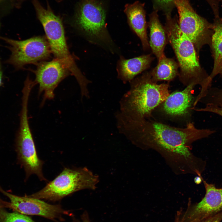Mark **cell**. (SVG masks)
<instances>
[{
    "label": "cell",
    "mask_w": 222,
    "mask_h": 222,
    "mask_svg": "<svg viewBox=\"0 0 222 222\" xmlns=\"http://www.w3.org/2000/svg\"><path fill=\"white\" fill-rule=\"evenodd\" d=\"M155 2L162 8L165 9L166 10H171L175 6V0H154Z\"/></svg>",
    "instance_id": "cell-22"
},
{
    "label": "cell",
    "mask_w": 222,
    "mask_h": 222,
    "mask_svg": "<svg viewBox=\"0 0 222 222\" xmlns=\"http://www.w3.org/2000/svg\"><path fill=\"white\" fill-rule=\"evenodd\" d=\"M99 181L98 176L86 167L65 168L43 189L28 196L39 199L57 201L80 190H94Z\"/></svg>",
    "instance_id": "cell-6"
},
{
    "label": "cell",
    "mask_w": 222,
    "mask_h": 222,
    "mask_svg": "<svg viewBox=\"0 0 222 222\" xmlns=\"http://www.w3.org/2000/svg\"><path fill=\"white\" fill-rule=\"evenodd\" d=\"M1 65L0 61V86L2 84V73L1 67Z\"/></svg>",
    "instance_id": "cell-27"
},
{
    "label": "cell",
    "mask_w": 222,
    "mask_h": 222,
    "mask_svg": "<svg viewBox=\"0 0 222 222\" xmlns=\"http://www.w3.org/2000/svg\"><path fill=\"white\" fill-rule=\"evenodd\" d=\"M222 220V211L202 222H221Z\"/></svg>",
    "instance_id": "cell-24"
},
{
    "label": "cell",
    "mask_w": 222,
    "mask_h": 222,
    "mask_svg": "<svg viewBox=\"0 0 222 222\" xmlns=\"http://www.w3.org/2000/svg\"><path fill=\"white\" fill-rule=\"evenodd\" d=\"M0 39L9 45L11 54L6 62L17 69L27 64L46 60L51 53L48 41L45 37L35 36L23 40H17L0 36Z\"/></svg>",
    "instance_id": "cell-8"
},
{
    "label": "cell",
    "mask_w": 222,
    "mask_h": 222,
    "mask_svg": "<svg viewBox=\"0 0 222 222\" xmlns=\"http://www.w3.org/2000/svg\"><path fill=\"white\" fill-rule=\"evenodd\" d=\"M34 5L39 19L44 28L51 53L60 60L76 79L80 89H86L91 81L83 75L76 64L67 46L63 25L60 18L50 9L36 1Z\"/></svg>",
    "instance_id": "cell-4"
},
{
    "label": "cell",
    "mask_w": 222,
    "mask_h": 222,
    "mask_svg": "<svg viewBox=\"0 0 222 222\" xmlns=\"http://www.w3.org/2000/svg\"><path fill=\"white\" fill-rule=\"evenodd\" d=\"M180 30L193 44L198 55L202 47L210 45L213 33L210 25L194 10L188 0H175Z\"/></svg>",
    "instance_id": "cell-9"
},
{
    "label": "cell",
    "mask_w": 222,
    "mask_h": 222,
    "mask_svg": "<svg viewBox=\"0 0 222 222\" xmlns=\"http://www.w3.org/2000/svg\"><path fill=\"white\" fill-rule=\"evenodd\" d=\"M107 10L101 0H83L75 20L77 29L91 42L112 52L115 45L106 27Z\"/></svg>",
    "instance_id": "cell-5"
},
{
    "label": "cell",
    "mask_w": 222,
    "mask_h": 222,
    "mask_svg": "<svg viewBox=\"0 0 222 222\" xmlns=\"http://www.w3.org/2000/svg\"><path fill=\"white\" fill-rule=\"evenodd\" d=\"M129 90L119 101L118 111L132 120L140 121L150 117L154 109L170 94L169 83L158 84L152 80L149 72L130 82Z\"/></svg>",
    "instance_id": "cell-3"
},
{
    "label": "cell",
    "mask_w": 222,
    "mask_h": 222,
    "mask_svg": "<svg viewBox=\"0 0 222 222\" xmlns=\"http://www.w3.org/2000/svg\"><path fill=\"white\" fill-rule=\"evenodd\" d=\"M153 60L150 54L129 59L121 56L117 67L118 78L124 83H130L137 75L150 67Z\"/></svg>",
    "instance_id": "cell-15"
},
{
    "label": "cell",
    "mask_w": 222,
    "mask_h": 222,
    "mask_svg": "<svg viewBox=\"0 0 222 222\" xmlns=\"http://www.w3.org/2000/svg\"><path fill=\"white\" fill-rule=\"evenodd\" d=\"M195 85L190 84L183 90L169 94L162 103V109L167 114L173 116H183L191 110L193 101L192 91Z\"/></svg>",
    "instance_id": "cell-14"
},
{
    "label": "cell",
    "mask_w": 222,
    "mask_h": 222,
    "mask_svg": "<svg viewBox=\"0 0 222 222\" xmlns=\"http://www.w3.org/2000/svg\"><path fill=\"white\" fill-rule=\"evenodd\" d=\"M115 116L120 133L136 146L159 153L175 173L197 175L204 169L206 162L193 154L191 146L215 130L198 129L192 122L180 128L154 121L134 120L119 112Z\"/></svg>",
    "instance_id": "cell-1"
},
{
    "label": "cell",
    "mask_w": 222,
    "mask_h": 222,
    "mask_svg": "<svg viewBox=\"0 0 222 222\" xmlns=\"http://www.w3.org/2000/svg\"><path fill=\"white\" fill-rule=\"evenodd\" d=\"M148 25L150 31V47L158 60L164 55V51L168 40L164 27L160 22L157 11L150 15Z\"/></svg>",
    "instance_id": "cell-16"
},
{
    "label": "cell",
    "mask_w": 222,
    "mask_h": 222,
    "mask_svg": "<svg viewBox=\"0 0 222 222\" xmlns=\"http://www.w3.org/2000/svg\"><path fill=\"white\" fill-rule=\"evenodd\" d=\"M0 192L10 200V208L23 214L39 216L54 220L68 213L60 205L51 204L28 195L17 196L5 191L0 186Z\"/></svg>",
    "instance_id": "cell-11"
},
{
    "label": "cell",
    "mask_w": 222,
    "mask_h": 222,
    "mask_svg": "<svg viewBox=\"0 0 222 222\" xmlns=\"http://www.w3.org/2000/svg\"><path fill=\"white\" fill-rule=\"evenodd\" d=\"M164 28L168 42L178 61L180 81L186 86L190 84H198L201 86L200 92L195 99L198 102L206 96L211 87L209 75L201 67L193 44L180 30L178 21L171 18L170 14H166Z\"/></svg>",
    "instance_id": "cell-2"
},
{
    "label": "cell",
    "mask_w": 222,
    "mask_h": 222,
    "mask_svg": "<svg viewBox=\"0 0 222 222\" xmlns=\"http://www.w3.org/2000/svg\"><path fill=\"white\" fill-rule=\"evenodd\" d=\"M10 203L3 200L0 198V222H2L3 214L5 212L4 208H10Z\"/></svg>",
    "instance_id": "cell-23"
},
{
    "label": "cell",
    "mask_w": 222,
    "mask_h": 222,
    "mask_svg": "<svg viewBox=\"0 0 222 222\" xmlns=\"http://www.w3.org/2000/svg\"><path fill=\"white\" fill-rule=\"evenodd\" d=\"M213 30L209 45L214 59L213 67L209 77L211 83L216 75L222 77V20L215 21L213 25Z\"/></svg>",
    "instance_id": "cell-17"
},
{
    "label": "cell",
    "mask_w": 222,
    "mask_h": 222,
    "mask_svg": "<svg viewBox=\"0 0 222 222\" xmlns=\"http://www.w3.org/2000/svg\"><path fill=\"white\" fill-rule=\"evenodd\" d=\"M201 175L200 176H197L195 178L194 181L195 183L197 184L200 183L202 181L201 178Z\"/></svg>",
    "instance_id": "cell-26"
},
{
    "label": "cell",
    "mask_w": 222,
    "mask_h": 222,
    "mask_svg": "<svg viewBox=\"0 0 222 222\" xmlns=\"http://www.w3.org/2000/svg\"><path fill=\"white\" fill-rule=\"evenodd\" d=\"M158 60L157 66L149 72L154 82H170L178 76L179 66L174 59L167 58L164 55Z\"/></svg>",
    "instance_id": "cell-18"
},
{
    "label": "cell",
    "mask_w": 222,
    "mask_h": 222,
    "mask_svg": "<svg viewBox=\"0 0 222 222\" xmlns=\"http://www.w3.org/2000/svg\"><path fill=\"white\" fill-rule=\"evenodd\" d=\"M201 178L205 194L185 214L182 219L184 222H202L222 211V188H217Z\"/></svg>",
    "instance_id": "cell-12"
},
{
    "label": "cell",
    "mask_w": 222,
    "mask_h": 222,
    "mask_svg": "<svg viewBox=\"0 0 222 222\" xmlns=\"http://www.w3.org/2000/svg\"><path fill=\"white\" fill-rule=\"evenodd\" d=\"M2 222H36L28 216L19 212L9 213L5 212Z\"/></svg>",
    "instance_id": "cell-20"
},
{
    "label": "cell",
    "mask_w": 222,
    "mask_h": 222,
    "mask_svg": "<svg viewBox=\"0 0 222 222\" xmlns=\"http://www.w3.org/2000/svg\"><path fill=\"white\" fill-rule=\"evenodd\" d=\"M197 111L206 112L213 113L222 117V107L218 106L211 104H207L203 108L192 109Z\"/></svg>",
    "instance_id": "cell-21"
},
{
    "label": "cell",
    "mask_w": 222,
    "mask_h": 222,
    "mask_svg": "<svg viewBox=\"0 0 222 222\" xmlns=\"http://www.w3.org/2000/svg\"><path fill=\"white\" fill-rule=\"evenodd\" d=\"M144 6V3L136 1L132 4H126L124 11L126 15L130 27L139 38L143 49L147 50L150 47L147 36V25Z\"/></svg>",
    "instance_id": "cell-13"
},
{
    "label": "cell",
    "mask_w": 222,
    "mask_h": 222,
    "mask_svg": "<svg viewBox=\"0 0 222 222\" xmlns=\"http://www.w3.org/2000/svg\"><path fill=\"white\" fill-rule=\"evenodd\" d=\"M176 222H183V220H182V219L180 220H179L178 219H178H177V220L176 221Z\"/></svg>",
    "instance_id": "cell-28"
},
{
    "label": "cell",
    "mask_w": 222,
    "mask_h": 222,
    "mask_svg": "<svg viewBox=\"0 0 222 222\" xmlns=\"http://www.w3.org/2000/svg\"><path fill=\"white\" fill-rule=\"evenodd\" d=\"M72 222H91L88 213L84 212L81 215L80 220L75 219Z\"/></svg>",
    "instance_id": "cell-25"
},
{
    "label": "cell",
    "mask_w": 222,
    "mask_h": 222,
    "mask_svg": "<svg viewBox=\"0 0 222 222\" xmlns=\"http://www.w3.org/2000/svg\"><path fill=\"white\" fill-rule=\"evenodd\" d=\"M36 65L37 68L33 72L35 75L34 81L39 85V95L43 94L42 106L46 100L54 98L55 88L71 73L62 62L55 58L49 61L41 62Z\"/></svg>",
    "instance_id": "cell-10"
},
{
    "label": "cell",
    "mask_w": 222,
    "mask_h": 222,
    "mask_svg": "<svg viewBox=\"0 0 222 222\" xmlns=\"http://www.w3.org/2000/svg\"><path fill=\"white\" fill-rule=\"evenodd\" d=\"M202 99H205L206 104H211L222 107V88L210 87Z\"/></svg>",
    "instance_id": "cell-19"
},
{
    "label": "cell",
    "mask_w": 222,
    "mask_h": 222,
    "mask_svg": "<svg viewBox=\"0 0 222 222\" xmlns=\"http://www.w3.org/2000/svg\"><path fill=\"white\" fill-rule=\"evenodd\" d=\"M28 101L22 102L20 124L16 140V150L18 162L23 168L27 179L35 174L41 181H46L42 172L44 162L37 155L28 118Z\"/></svg>",
    "instance_id": "cell-7"
}]
</instances>
